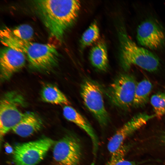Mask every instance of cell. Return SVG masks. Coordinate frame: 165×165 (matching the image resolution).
Wrapping results in <instances>:
<instances>
[{"label": "cell", "mask_w": 165, "mask_h": 165, "mask_svg": "<svg viewBox=\"0 0 165 165\" xmlns=\"http://www.w3.org/2000/svg\"><path fill=\"white\" fill-rule=\"evenodd\" d=\"M36 9L50 37L61 42L76 20L80 9L78 0L35 1Z\"/></svg>", "instance_id": "1"}, {"label": "cell", "mask_w": 165, "mask_h": 165, "mask_svg": "<svg viewBox=\"0 0 165 165\" xmlns=\"http://www.w3.org/2000/svg\"><path fill=\"white\" fill-rule=\"evenodd\" d=\"M120 61L126 70L133 65H137L149 72L158 69L160 62L158 58L148 50L138 46L123 31L120 33Z\"/></svg>", "instance_id": "2"}, {"label": "cell", "mask_w": 165, "mask_h": 165, "mask_svg": "<svg viewBox=\"0 0 165 165\" xmlns=\"http://www.w3.org/2000/svg\"><path fill=\"white\" fill-rule=\"evenodd\" d=\"M22 96L14 91L6 93L0 102V134L3 137L21 121L25 113L20 108L24 105Z\"/></svg>", "instance_id": "3"}, {"label": "cell", "mask_w": 165, "mask_h": 165, "mask_svg": "<svg viewBox=\"0 0 165 165\" xmlns=\"http://www.w3.org/2000/svg\"><path fill=\"white\" fill-rule=\"evenodd\" d=\"M53 143L51 138L45 137L17 144L13 153L14 162L16 165H36L43 159Z\"/></svg>", "instance_id": "4"}, {"label": "cell", "mask_w": 165, "mask_h": 165, "mask_svg": "<svg viewBox=\"0 0 165 165\" xmlns=\"http://www.w3.org/2000/svg\"><path fill=\"white\" fill-rule=\"evenodd\" d=\"M137 82L130 75L123 74L109 86L107 95L112 103L121 108L127 109L133 106Z\"/></svg>", "instance_id": "5"}, {"label": "cell", "mask_w": 165, "mask_h": 165, "mask_svg": "<svg viewBox=\"0 0 165 165\" xmlns=\"http://www.w3.org/2000/svg\"><path fill=\"white\" fill-rule=\"evenodd\" d=\"M80 94L86 107L100 124L102 126H106L109 121V117L100 87L92 81L86 80L81 86Z\"/></svg>", "instance_id": "6"}, {"label": "cell", "mask_w": 165, "mask_h": 165, "mask_svg": "<svg viewBox=\"0 0 165 165\" xmlns=\"http://www.w3.org/2000/svg\"><path fill=\"white\" fill-rule=\"evenodd\" d=\"M26 54L31 65L39 70H49L57 64L59 54L55 46L49 43L31 42Z\"/></svg>", "instance_id": "7"}, {"label": "cell", "mask_w": 165, "mask_h": 165, "mask_svg": "<svg viewBox=\"0 0 165 165\" xmlns=\"http://www.w3.org/2000/svg\"><path fill=\"white\" fill-rule=\"evenodd\" d=\"M34 30L29 25L24 24L13 28L5 27L0 30V41L5 47L26 53L31 42Z\"/></svg>", "instance_id": "8"}, {"label": "cell", "mask_w": 165, "mask_h": 165, "mask_svg": "<svg viewBox=\"0 0 165 165\" xmlns=\"http://www.w3.org/2000/svg\"><path fill=\"white\" fill-rule=\"evenodd\" d=\"M53 156L58 165H79L82 157L79 141L72 136L63 137L55 145Z\"/></svg>", "instance_id": "9"}, {"label": "cell", "mask_w": 165, "mask_h": 165, "mask_svg": "<svg viewBox=\"0 0 165 165\" xmlns=\"http://www.w3.org/2000/svg\"><path fill=\"white\" fill-rule=\"evenodd\" d=\"M156 117L154 114L149 115L145 113H139L134 115L118 130L110 138L107 145L109 152L111 154L115 152L123 145L124 141L128 137Z\"/></svg>", "instance_id": "10"}, {"label": "cell", "mask_w": 165, "mask_h": 165, "mask_svg": "<svg viewBox=\"0 0 165 165\" xmlns=\"http://www.w3.org/2000/svg\"><path fill=\"white\" fill-rule=\"evenodd\" d=\"M137 38L139 43L142 46L151 49H156L165 42V34L156 23L148 20L138 26Z\"/></svg>", "instance_id": "11"}, {"label": "cell", "mask_w": 165, "mask_h": 165, "mask_svg": "<svg viewBox=\"0 0 165 165\" xmlns=\"http://www.w3.org/2000/svg\"><path fill=\"white\" fill-rule=\"evenodd\" d=\"M24 54L8 47H5L1 51L0 78L7 80L15 72L21 69L25 63Z\"/></svg>", "instance_id": "12"}, {"label": "cell", "mask_w": 165, "mask_h": 165, "mask_svg": "<svg viewBox=\"0 0 165 165\" xmlns=\"http://www.w3.org/2000/svg\"><path fill=\"white\" fill-rule=\"evenodd\" d=\"M63 113L66 119L73 123L83 130L90 138L92 144L94 159L96 158L99 146V141L91 125L88 121L72 107L64 105L63 108Z\"/></svg>", "instance_id": "13"}, {"label": "cell", "mask_w": 165, "mask_h": 165, "mask_svg": "<svg viewBox=\"0 0 165 165\" xmlns=\"http://www.w3.org/2000/svg\"><path fill=\"white\" fill-rule=\"evenodd\" d=\"M42 125L41 120L34 113H26L21 121L12 130L18 135L26 137L38 131Z\"/></svg>", "instance_id": "14"}, {"label": "cell", "mask_w": 165, "mask_h": 165, "mask_svg": "<svg viewBox=\"0 0 165 165\" xmlns=\"http://www.w3.org/2000/svg\"><path fill=\"white\" fill-rule=\"evenodd\" d=\"M90 62L96 68L102 71H105L108 65L107 48L105 42L101 41L91 48L90 53Z\"/></svg>", "instance_id": "15"}, {"label": "cell", "mask_w": 165, "mask_h": 165, "mask_svg": "<svg viewBox=\"0 0 165 165\" xmlns=\"http://www.w3.org/2000/svg\"><path fill=\"white\" fill-rule=\"evenodd\" d=\"M42 100L56 105H68L70 103L65 95L56 86L50 84L45 85L41 92Z\"/></svg>", "instance_id": "16"}, {"label": "cell", "mask_w": 165, "mask_h": 165, "mask_svg": "<svg viewBox=\"0 0 165 165\" xmlns=\"http://www.w3.org/2000/svg\"><path fill=\"white\" fill-rule=\"evenodd\" d=\"M152 88L151 83L147 79L137 83L133 106L138 108L145 105L148 101Z\"/></svg>", "instance_id": "17"}, {"label": "cell", "mask_w": 165, "mask_h": 165, "mask_svg": "<svg viewBox=\"0 0 165 165\" xmlns=\"http://www.w3.org/2000/svg\"><path fill=\"white\" fill-rule=\"evenodd\" d=\"M99 36V29L95 21L91 24L82 35L80 41L82 46L86 47L92 45L97 40Z\"/></svg>", "instance_id": "18"}, {"label": "cell", "mask_w": 165, "mask_h": 165, "mask_svg": "<svg viewBox=\"0 0 165 165\" xmlns=\"http://www.w3.org/2000/svg\"><path fill=\"white\" fill-rule=\"evenodd\" d=\"M128 149V146L123 145L111 154V157L106 165H137L138 163L135 162L124 159Z\"/></svg>", "instance_id": "19"}, {"label": "cell", "mask_w": 165, "mask_h": 165, "mask_svg": "<svg viewBox=\"0 0 165 165\" xmlns=\"http://www.w3.org/2000/svg\"><path fill=\"white\" fill-rule=\"evenodd\" d=\"M155 114L160 117L165 115V94L159 92L153 95L150 99Z\"/></svg>", "instance_id": "20"}, {"label": "cell", "mask_w": 165, "mask_h": 165, "mask_svg": "<svg viewBox=\"0 0 165 165\" xmlns=\"http://www.w3.org/2000/svg\"><path fill=\"white\" fill-rule=\"evenodd\" d=\"M4 147L5 151L7 154L13 153L14 150L8 143H6L5 144Z\"/></svg>", "instance_id": "21"}, {"label": "cell", "mask_w": 165, "mask_h": 165, "mask_svg": "<svg viewBox=\"0 0 165 165\" xmlns=\"http://www.w3.org/2000/svg\"><path fill=\"white\" fill-rule=\"evenodd\" d=\"M162 142L165 144V132L164 133L162 137Z\"/></svg>", "instance_id": "22"}]
</instances>
